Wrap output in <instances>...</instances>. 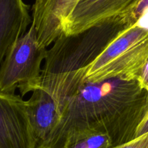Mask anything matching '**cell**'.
Listing matches in <instances>:
<instances>
[{"mask_svg": "<svg viewBox=\"0 0 148 148\" xmlns=\"http://www.w3.org/2000/svg\"><path fill=\"white\" fill-rule=\"evenodd\" d=\"M29 10L23 0H0V67L32 23Z\"/></svg>", "mask_w": 148, "mask_h": 148, "instance_id": "ba28073f", "label": "cell"}, {"mask_svg": "<svg viewBox=\"0 0 148 148\" xmlns=\"http://www.w3.org/2000/svg\"><path fill=\"white\" fill-rule=\"evenodd\" d=\"M148 132V114L147 115L145 118L144 120H143V122L141 123V124L139 126L138 129L137 131V133H136L135 138L139 137V136H142V135L145 134V133H147Z\"/></svg>", "mask_w": 148, "mask_h": 148, "instance_id": "5bb4252c", "label": "cell"}, {"mask_svg": "<svg viewBox=\"0 0 148 148\" xmlns=\"http://www.w3.org/2000/svg\"><path fill=\"white\" fill-rule=\"evenodd\" d=\"M32 92L30 99L26 100V108L36 145L38 146L59 124L62 114L49 93L41 89Z\"/></svg>", "mask_w": 148, "mask_h": 148, "instance_id": "9c48e42d", "label": "cell"}, {"mask_svg": "<svg viewBox=\"0 0 148 148\" xmlns=\"http://www.w3.org/2000/svg\"><path fill=\"white\" fill-rule=\"evenodd\" d=\"M112 140L107 133L85 130L72 133L66 140L64 148H111Z\"/></svg>", "mask_w": 148, "mask_h": 148, "instance_id": "30bf717a", "label": "cell"}, {"mask_svg": "<svg viewBox=\"0 0 148 148\" xmlns=\"http://www.w3.org/2000/svg\"><path fill=\"white\" fill-rule=\"evenodd\" d=\"M148 58V28L137 21L118 33L88 68L86 82L134 78Z\"/></svg>", "mask_w": 148, "mask_h": 148, "instance_id": "3957f363", "label": "cell"}, {"mask_svg": "<svg viewBox=\"0 0 148 148\" xmlns=\"http://www.w3.org/2000/svg\"><path fill=\"white\" fill-rule=\"evenodd\" d=\"M147 9H148V0H139L131 12L124 19L130 23H134Z\"/></svg>", "mask_w": 148, "mask_h": 148, "instance_id": "8fae6325", "label": "cell"}, {"mask_svg": "<svg viewBox=\"0 0 148 148\" xmlns=\"http://www.w3.org/2000/svg\"><path fill=\"white\" fill-rule=\"evenodd\" d=\"M47 49L38 41L33 23L18 39L0 67V92L14 94L19 89L21 96L33 91L41 73Z\"/></svg>", "mask_w": 148, "mask_h": 148, "instance_id": "277c9868", "label": "cell"}, {"mask_svg": "<svg viewBox=\"0 0 148 148\" xmlns=\"http://www.w3.org/2000/svg\"><path fill=\"white\" fill-rule=\"evenodd\" d=\"M134 78L137 80L143 88L148 91V58L138 73L136 74Z\"/></svg>", "mask_w": 148, "mask_h": 148, "instance_id": "4fadbf2b", "label": "cell"}, {"mask_svg": "<svg viewBox=\"0 0 148 148\" xmlns=\"http://www.w3.org/2000/svg\"><path fill=\"white\" fill-rule=\"evenodd\" d=\"M80 0H35L32 7V23L38 41L47 49L64 33L69 16Z\"/></svg>", "mask_w": 148, "mask_h": 148, "instance_id": "52a82bcc", "label": "cell"}, {"mask_svg": "<svg viewBox=\"0 0 148 148\" xmlns=\"http://www.w3.org/2000/svg\"><path fill=\"white\" fill-rule=\"evenodd\" d=\"M21 95L0 92V148H36Z\"/></svg>", "mask_w": 148, "mask_h": 148, "instance_id": "5b68a950", "label": "cell"}, {"mask_svg": "<svg viewBox=\"0 0 148 148\" xmlns=\"http://www.w3.org/2000/svg\"><path fill=\"white\" fill-rule=\"evenodd\" d=\"M111 148H148V132L127 143Z\"/></svg>", "mask_w": 148, "mask_h": 148, "instance_id": "7c38bea8", "label": "cell"}, {"mask_svg": "<svg viewBox=\"0 0 148 148\" xmlns=\"http://www.w3.org/2000/svg\"><path fill=\"white\" fill-rule=\"evenodd\" d=\"M148 114V91L135 78L86 82L69 100L59 124L36 148H64L69 136L93 130L107 133L114 147L135 139Z\"/></svg>", "mask_w": 148, "mask_h": 148, "instance_id": "6da1fadb", "label": "cell"}, {"mask_svg": "<svg viewBox=\"0 0 148 148\" xmlns=\"http://www.w3.org/2000/svg\"><path fill=\"white\" fill-rule=\"evenodd\" d=\"M139 0H80L64 26V33L74 35L121 17L125 18Z\"/></svg>", "mask_w": 148, "mask_h": 148, "instance_id": "8992f818", "label": "cell"}, {"mask_svg": "<svg viewBox=\"0 0 148 148\" xmlns=\"http://www.w3.org/2000/svg\"><path fill=\"white\" fill-rule=\"evenodd\" d=\"M129 24L124 17H119L77 34L62 33L47 49L33 91L41 89L49 93L62 114L68 102L85 84L90 65Z\"/></svg>", "mask_w": 148, "mask_h": 148, "instance_id": "7a4b0ae2", "label": "cell"}]
</instances>
